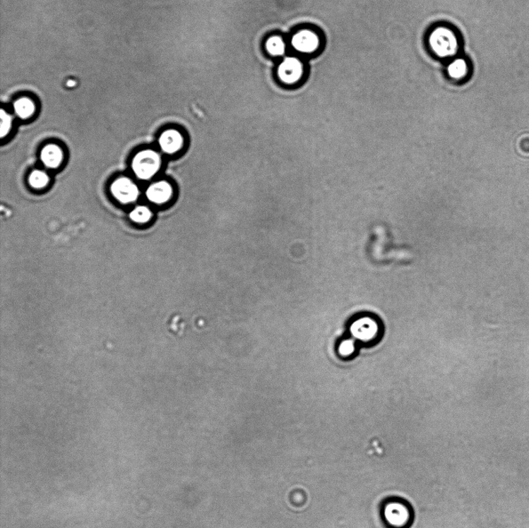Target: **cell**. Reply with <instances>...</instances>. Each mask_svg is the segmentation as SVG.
Returning <instances> with one entry per match:
<instances>
[{
	"label": "cell",
	"instance_id": "obj_13",
	"mask_svg": "<svg viewBox=\"0 0 529 528\" xmlns=\"http://www.w3.org/2000/svg\"><path fill=\"white\" fill-rule=\"evenodd\" d=\"M151 213L148 208L143 206L136 208L130 215V217L133 221L141 223L148 222Z\"/></svg>",
	"mask_w": 529,
	"mask_h": 528
},
{
	"label": "cell",
	"instance_id": "obj_1",
	"mask_svg": "<svg viewBox=\"0 0 529 528\" xmlns=\"http://www.w3.org/2000/svg\"><path fill=\"white\" fill-rule=\"evenodd\" d=\"M431 49L440 58H451L459 51V40L455 32L439 27L432 32L429 39Z\"/></svg>",
	"mask_w": 529,
	"mask_h": 528
},
{
	"label": "cell",
	"instance_id": "obj_4",
	"mask_svg": "<svg viewBox=\"0 0 529 528\" xmlns=\"http://www.w3.org/2000/svg\"><path fill=\"white\" fill-rule=\"evenodd\" d=\"M292 44L295 49L300 53L311 54L318 50L320 38L316 32L303 30L293 36Z\"/></svg>",
	"mask_w": 529,
	"mask_h": 528
},
{
	"label": "cell",
	"instance_id": "obj_12",
	"mask_svg": "<svg viewBox=\"0 0 529 528\" xmlns=\"http://www.w3.org/2000/svg\"><path fill=\"white\" fill-rule=\"evenodd\" d=\"M285 48L283 39L278 36L270 37L266 43V49L272 56H282L285 52Z\"/></svg>",
	"mask_w": 529,
	"mask_h": 528
},
{
	"label": "cell",
	"instance_id": "obj_11",
	"mask_svg": "<svg viewBox=\"0 0 529 528\" xmlns=\"http://www.w3.org/2000/svg\"><path fill=\"white\" fill-rule=\"evenodd\" d=\"M14 109L20 118L26 119L34 114L35 105L29 99L23 98L16 102Z\"/></svg>",
	"mask_w": 529,
	"mask_h": 528
},
{
	"label": "cell",
	"instance_id": "obj_16",
	"mask_svg": "<svg viewBox=\"0 0 529 528\" xmlns=\"http://www.w3.org/2000/svg\"><path fill=\"white\" fill-rule=\"evenodd\" d=\"M76 83L75 81H72V80H69V81L67 83L68 87H74L76 86Z\"/></svg>",
	"mask_w": 529,
	"mask_h": 528
},
{
	"label": "cell",
	"instance_id": "obj_14",
	"mask_svg": "<svg viewBox=\"0 0 529 528\" xmlns=\"http://www.w3.org/2000/svg\"><path fill=\"white\" fill-rule=\"evenodd\" d=\"M29 181L34 188H42L47 185L48 177L45 173L36 171L30 174Z\"/></svg>",
	"mask_w": 529,
	"mask_h": 528
},
{
	"label": "cell",
	"instance_id": "obj_2",
	"mask_svg": "<svg viewBox=\"0 0 529 528\" xmlns=\"http://www.w3.org/2000/svg\"><path fill=\"white\" fill-rule=\"evenodd\" d=\"M161 160L155 151L144 150L133 159V169L141 179H148L159 169Z\"/></svg>",
	"mask_w": 529,
	"mask_h": 528
},
{
	"label": "cell",
	"instance_id": "obj_15",
	"mask_svg": "<svg viewBox=\"0 0 529 528\" xmlns=\"http://www.w3.org/2000/svg\"><path fill=\"white\" fill-rule=\"evenodd\" d=\"M1 127H0V132H1V138H4L5 136L10 131L11 126V117L8 115L4 110H1Z\"/></svg>",
	"mask_w": 529,
	"mask_h": 528
},
{
	"label": "cell",
	"instance_id": "obj_8",
	"mask_svg": "<svg viewBox=\"0 0 529 528\" xmlns=\"http://www.w3.org/2000/svg\"><path fill=\"white\" fill-rule=\"evenodd\" d=\"M159 143L166 153L174 154L182 148L184 140L179 131L171 130L162 135Z\"/></svg>",
	"mask_w": 529,
	"mask_h": 528
},
{
	"label": "cell",
	"instance_id": "obj_7",
	"mask_svg": "<svg viewBox=\"0 0 529 528\" xmlns=\"http://www.w3.org/2000/svg\"><path fill=\"white\" fill-rule=\"evenodd\" d=\"M172 196V188L170 184L161 181L154 184L147 191L150 201L162 204L168 201Z\"/></svg>",
	"mask_w": 529,
	"mask_h": 528
},
{
	"label": "cell",
	"instance_id": "obj_6",
	"mask_svg": "<svg viewBox=\"0 0 529 528\" xmlns=\"http://www.w3.org/2000/svg\"><path fill=\"white\" fill-rule=\"evenodd\" d=\"M112 193L123 203L135 201L138 196V187L127 179H120L116 181L111 187Z\"/></svg>",
	"mask_w": 529,
	"mask_h": 528
},
{
	"label": "cell",
	"instance_id": "obj_10",
	"mask_svg": "<svg viewBox=\"0 0 529 528\" xmlns=\"http://www.w3.org/2000/svg\"><path fill=\"white\" fill-rule=\"evenodd\" d=\"M447 72L448 76L453 79H463L469 72L468 63L463 59H455L448 65Z\"/></svg>",
	"mask_w": 529,
	"mask_h": 528
},
{
	"label": "cell",
	"instance_id": "obj_3",
	"mask_svg": "<svg viewBox=\"0 0 529 528\" xmlns=\"http://www.w3.org/2000/svg\"><path fill=\"white\" fill-rule=\"evenodd\" d=\"M304 73L302 63L295 58H287L280 64L278 70V77L287 85L297 83Z\"/></svg>",
	"mask_w": 529,
	"mask_h": 528
},
{
	"label": "cell",
	"instance_id": "obj_5",
	"mask_svg": "<svg viewBox=\"0 0 529 528\" xmlns=\"http://www.w3.org/2000/svg\"><path fill=\"white\" fill-rule=\"evenodd\" d=\"M384 510V516L391 526L403 528L410 524V511L404 503L392 502Z\"/></svg>",
	"mask_w": 529,
	"mask_h": 528
},
{
	"label": "cell",
	"instance_id": "obj_9",
	"mask_svg": "<svg viewBox=\"0 0 529 528\" xmlns=\"http://www.w3.org/2000/svg\"><path fill=\"white\" fill-rule=\"evenodd\" d=\"M61 150L57 146L48 145L42 152V162L48 167H57L61 164Z\"/></svg>",
	"mask_w": 529,
	"mask_h": 528
}]
</instances>
